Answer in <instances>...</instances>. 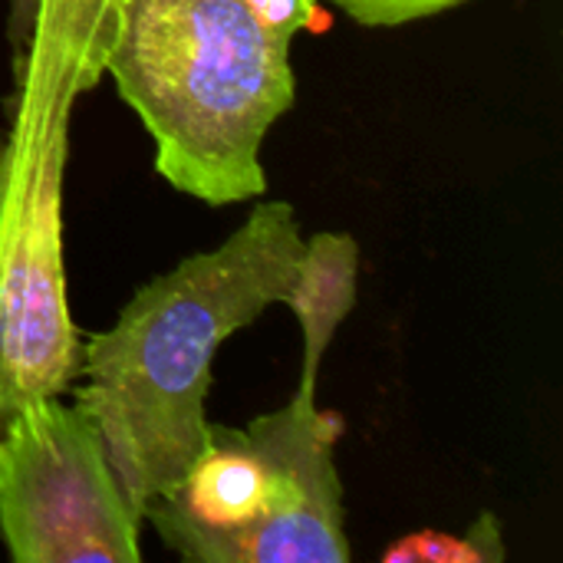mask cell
<instances>
[{
    "instance_id": "6da1fadb",
    "label": "cell",
    "mask_w": 563,
    "mask_h": 563,
    "mask_svg": "<svg viewBox=\"0 0 563 563\" xmlns=\"http://www.w3.org/2000/svg\"><path fill=\"white\" fill-rule=\"evenodd\" d=\"M300 251L297 208L264 198L218 247L152 277L112 327L79 340L73 402L99 429L139 515L201 455L214 356L231 333L284 300Z\"/></svg>"
},
{
    "instance_id": "7a4b0ae2",
    "label": "cell",
    "mask_w": 563,
    "mask_h": 563,
    "mask_svg": "<svg viewBox=\"0 0 563 563\" xmlns=\"http://www.w3.org/2000/svg\"><path fill=\"white\" fill-rule=\"evenodd\" d=\"M125 0H20L0 135V426L69 393L79 330L63 254V178L76 102L106 76Z\"/></svg>"
},
{
    "instance_id": "5b68a950",
    "label": "cell",
    "mask_w": 563,
    "mask_h": 563,
    "mask_svg": "<svg viewBox=\"0 0 563 563\" xmlns=\"http://www.w3.org/2000/svg\"><path fill=\"white\" fill-rule=\"evenodd\" d=\"M129 505L99 429L63 396L0 426V541L13 563H139Z\"/></svg>"
},
{
    "instance_id": "3957f363",
    "label": "cell",
    "mask_w": 563,
    "mask_h": 563,
    "mask_svg": "<svg viewBox=\"0 0 563 563\" xmlns=\"http://www.w3.org/2000/svg\"><path fill=\"white\" fill-rule=\"evenodd\" d=\"M106 73L172 188L211 208L267 195L261 145L297 79L290 43L244 0H125Z\"/></svg>"
},
{
    "instance_id": "8992f818",
    "label": "cell",
    "mask_w": 563,
    "mask_h": 563,
    "mask_svg": "<svg viewBox=\"0 0 563 563\" xmlns=\"http://www.w3.org/2000/svg\"><path fill=\"white\" fill-rule=\"evenodd\" d=\"M360 284V244L346 231H317L303 238V251L297 257L290 287L280 303H287L300 323L303 363L297 393L317 396L320 366L327 350L343 327V320L356 307Z\"/></svg>"
},
{
    "instance_id": "9c48e42d",
    "label": "cell",
    "mask_w": 563,
    "mask_h": 563,
    "mask_svg": "<svg viewBox=\"0 0 563 563\" xmlns=\"http://www.w3.org/2000/svg\"><path fill=\"white\" fill-rule=\"evenodd\" d=\"M251 10H254V16L271 30V33H277L280 40H294L303 26H310V20H313V13H317V7H313V0H244Z\"/></svg>"
},
{
    "instance_id": "52a82bcc",
    "label": "cell",
    "mask_w": 563,
    "mask_h": 563,
    "mask_svg": "<svg viewBox=\"0 0 563 563\" xmlns=\"http://www.w3.org/2000/svg\"><path fill=\"white\" fill-rule=\"evenodd\" d=\"M505 558V534L492 511H482L462 538L442 531H419L399 538L393 548L383 551V561L389 563H501Z\"/></svg>"
},
{
    "instance_id": "ba28073f",
    "label": "cell",
    "mask_w": 563,
    "mask_h": 563,
    "mask_svg": "<svg viewBox=\"0 0 563 563\" xmlns=\"http://www.w3.org/2000/svg\"><path fill=\"white\" fill-rule=\"evenodd\" d=\"M333 3L363 26H402L426 16H439L468 0H333Z\"/></svg>"
},
{
    "instance_id": "30bf717a",
    "label": "cell",
    "mask_w": 563,
    "mask_h": 563,
    "mask_svg": "<svg viewBox=\"0 0 563 563\" xmlns=\"http://www.w3.org/2000/svg\"><path fill=\"white\" fill-rule=\"evenodd\" d=\"M16 7H20V0H13V10H16Z\"/></svg>"
},
{
    "instance_id": "277c9868",
    "label": "cell",
    "mask_w": 563,
    "mask_h": 563,
    "mask_svg": "<svg viewBox=\"0 0 563 563\" xmlns=\"http://www.w3.org/2000/svg\"><path fill=\"white\" fill-rule=\"evenodd\" d=\"M336 439L340 419L307 393L247 429L211 422L201 455L142 521L191 563H346Z\"/></svg>"
}]
</instances>
